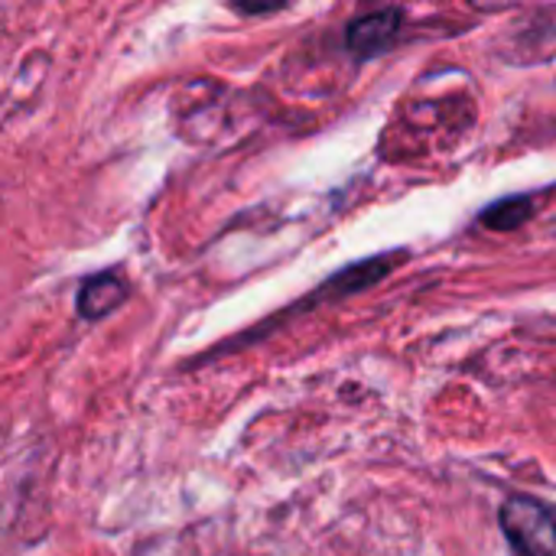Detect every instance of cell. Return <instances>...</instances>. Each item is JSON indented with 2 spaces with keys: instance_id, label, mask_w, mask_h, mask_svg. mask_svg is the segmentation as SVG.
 Wrapping results in <instances>:
<instances>
[{
  "instance_id": "cell-4",
  "label": "cell",
  "mask_w": 556,
  "mask_h": 556,
  "mask_svg": "<svg viewBox=\"0 0 556 556\" xmlns=\"http://www.w3.org/2000/svg\"><path fill=\"white\" fill-rule=\"evenodd\" d=\"M528 218H531V199H505L482 215V225L495 231H515Z\"/></svg>"
},
{
  "instance_id": "cell-2",
  "label": "cell",
  "mask_w": 556,
  "mask_h": 556,
  "mask_svg": "<svg viewBox=\"0 0 556 556\" xmlns=\"http://www.w3.org/2000/svg\"><path fill=\"white\" fill-rule=\"evenodd\" d=\"M401 20L404 13L394 7V10H375L368 16H358L349 33H345V46L358 55V59H371V55H381L401 33Z\"/></svg>"
},
{
  "instance_id": "cell-3",
  "label": "cell",
  "mask_w": 556,
  "mask_h": 556,
  "mask_svg": "<svg viewBox=\"0 0 556 556\" xmlns=\"http://www.w3.org/2000/svg\"><path fill=\"white\" fill-rule=\"evenodd\" d=\"M124 300H127V287L117 274H94L81 283L75 306L85 319H101L111 309H117Z\"/></svg>"
},
{
  "instance_id": "cell-5",
  "label": "cell",
  "mask_w": 556,
  "mask_h": 556,
  "mask_svg": "<svg viewBox=\"0 0 556 556\" xmlns=\"http://www.w3.org/2000/svg\"><path fill=\"white\" fill-rule=\"evenodd\" d=\"M280 10V3L277 7H248V3H238V13H251V16H261V13H277Z\"/></svg>"
},
{
  "instance_id": "cell-1",
  "label": "cell",
  "mask_w": 556,
  "mask_h": 556,
  "mask_svg": "<svg viewBox=\"0 0 556 556\" xmlns=\"http://www.w3.org/2000/svg\"><path fill=\"white\" fill-rule=\"evenodd\" d=\"M502 528L521 556H556V515L547 505L515 495L502 505Z\"/></svg>"
}]
</instances>
